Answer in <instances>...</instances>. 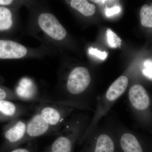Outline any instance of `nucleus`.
Returning a JSON list of instances; mask_svg holds the SVG:
<instances>
[{
    "label": "nucleus",
    "mask_w": 152,
    "mask_h": 152,
    "mask_svg": "<svg viewBox=\"0 0 152 152\" xmlns=\"http://www.w3.org/2000/svg\"><path fill=\"white\" fill-rule=\"evenodd\" d=\"M90 120L88 114L80 113L66 120L58 137L45 152H73Z\"/></svg>",
    "instance_id": "nucleus-1"
},
{
    "label": "nucleus",
    "mask_w": 152,
    "mask_h": 152,
    "mask_svg": "<svg viewBox=\"0 0 152 152\" xmlns=\"http://www.w3.org/2000/svg\"><path fill=\"white\" fill-rule=\"evenodd\" d=\"M128 104L137 124L152 133V100L142 86L134 84L131 87Z\"/></svg>",
    "instance_id": "nucleus-2"
},
{
    "label": "nucleus",
    "mask_w": 152,
    "mask_h": 152,
    "mask_svg": "<svg viewBox=\"0 0 152 152\" xmlns=\"http://www.w3.org/2000/svg\"><path fill=\"white\" fill-rule=\"evenodd\" d=\"M115 118L110 116L98 125L79 152H116Z\"/></svg>",
    "instance_id": "nucleus-3"
},
{
    "label": "nucleus",
    "mask_w": 152,
    "mask_h": 152,
    "mask_svg": "<svg viewBox=\"0 0 152 152\" xmlns=\"http://www.w3.org/2000/svg\"><path fill=\"white\" fill-rule=\"evenodd\" d=\"M116 152H147L144 138L115 119Z\"/></svg>",
    "instance_id": "nucleus-4"
},
{
    "label": "nucleus",
    "mask_w": 152,
    "mask_h": 152,
    "mask_svg": "<svg viewBox=\"0 0 152 152\" xmlns=\"http://www.w3.org/2000/svg\"><path fill=\"white\" fill-rule=\"evenodd\" d=\"M74 108L64 103L42 104L37 110L42 118L50 126L60 130Z\"/></svg>",
    "instance_id": "nucleus-5"
},
{
    "label": "nucleus",
    "mask_w": 152,
    "mask_h": 152,
    "mask_svg": "<svg viewBox=\"0 0 152 152\" xmlns=\"http://www.w3.org/2000/svg\"><path fill=\"white\" fill-rule=\"evenodd\" d=\"M91 81L88 70L84 67H77L71 71L68 76L66 89L73 96L78 97L88 89Z\"/></svg>",
    "instance_id": "nucleus-6"
},
{
    "label": "nucleus",
    "mask_w": 152,
    "mask_h": 152,
    "mask_svg": "<svg viewBox=\"0 0 152 152\" xmlns=\"http://www.w3.org/2000/svg\"><path fill=\"white\" fill-rule=\"evenodd\" d=\"M60 130L52 127L48 125L42 118L37 110L33 116L27 121L26 135L23 140V144L36 138L54 132H56L58 134Z\"/></svg>",
    "instance_id": "nucleus-7"
},
{
    "label": "nucleus",
    "mask_w": 152,
    "mask_h": 152,
    "mask_svg": "<svg viewBox=\"0 0 152 152\" xmlns=\"http://www.w3.org/2000/svg\"><path fill=\"white\" fill-rule=\"evenodd\" d=\"M38 22L41 29L53 39L61 40L66 36V29L53 14L49 13L40 14Z\"/></svg>",
    "instance_id": "nucleus-8"
},
{
    "label": "nucleus",
    "mask_w": 152,
    "mask_h": 152,
    "mask_svg": "<svg viewBox=\"0 0 152 152\" xmlns=\"http://www.w3.org/2000/svg\"><path fill=\"white\" fill-rule=\"evenodd\" d=\"M27 53V50L23 45L14 41L0 40V58H21Z\"/></svg>",
    "instance_id": "nucleus-9"
},
{
    "label": "nucleus",
    "mask_w": 152,
    "mask_h": 152,
    "mask_svg": "<svg viewBox=\"0 0 152 152\" xmlns=\"http://www.w3.org/2000/svg\"><path fill=\"white\" fill-rule=\"evenodd\" d=\"M27 121L23 120H15L5 132L6 140L10 143L17 145L23 144L26 131Z\"/></svg>",
    "instance_id": "nucleus-10"
},
{
    "label": "nucleus",
    "mask_w": 152,
    "mask_h": 152,
    "mask_svg": "<svg viewBox=\"0 0 152 152\" xmlns=\"http://www.w3.org/2000/svg\"><path fill=\"white\" fill-rule=\"evenodd\" d=\"M18 96L23 100L31 101L35 96V89L31 81L27 79H24L20 82L16 89Z\"/></svg>",
    "instance_id": "nucleus-11"
},
{
    "label": "nucleus",
    "mask_w": 152,
    "mask_h": 152,
    "mask_svg": "<svg viewBox=\"0 0 152 152\" xmlns=\"http://www.w3.org/2000/svg\"><path fill=\"white\" fill-rule=\"evenodd\" d=\"M26 110L9 101L0 100V115L6 118H14L23 115Z\"/></svg>",
    "instance_id": "nucleus-12"
},
{
    "label": "nucleus",
    "mask_w": 152,
    "mask_h": 152,
    "mask_svg": "<svg viewBox=\"0 0 152 152\" xmlns=\"http://www.w3.org/2000/svg\"><path fill=\"white\" fill-rule=\"evenodd\" d=\"M70 6L85 16H91L94 14L96 7L86 0H72Z\"/></svg>",
    "instance_id": "nucleus-13"
},
{
    "label": "nucleus",
    "mask_w": 152,
    "mask_h": 152,
    "mask_svg": "<svg viewBox=\"0 0 152 152\" xmlns=\"http://www.w3.org/2000/svg\"><path fill=\"white\" fill-rule=\"evenodd\" d=\"M12 25V20L11 11L4 7H0V30L8 29Z\"/></svg>",
    "instance_id": "nucleus-14"
},
{
    "label": "nucleus",
    "mask_w": 152,
    "mask_h": 152,
    "mask_svg": "<svg viewBox=\"0 0 152 152\" xmlns=\"http://www.w3.org/2000/svg\"><path fill=\"white\" fill-rule=\"evenodd\" d=\"M140 17L142 26L152 28V5L143 6L140 11Z\"/></svg>",
    "instance_id": "nucleus-15"
},
{
    "label": "nucleus",
    "mask_w": 152,
    "mask_h": 152,
    "mask_svg": "<svg viewBox=\"0 0 152 152\" xmlns=\"http://www.w3.org/2000/svg\"><path fill=\"white\" fill-rule=\"evenodd\" d=\"M107 37L108 44L111 48H117L121 45V39L110 29L107 30Z\"/></svg>",
    "instance_id": "nucleus-16"
},
{
    "label": "nucleus",
    "mask_w": 152,
    "mask_h": 152,
    "mask_svg": "<svg viewBox=\"0 0 152 152\" xmlns=\"http://www.w3.org/2000/svg\"><path fill=\"white\" fill-rule=\"evenodd\" d=\"M143 75L149 80L152 81V61L148 60L144 63V66L142 71Z\"/></svg>",
    "instance_id": "nucleus-17"
},
{
    "label": "nucleus",
    "mask_w": 152,
    "mask_h": 152,
    "mask_svg": "<svg viewBox=\"0 0 152 152\" xmlns=\"http://www.w3.org/2000/svg\"><path fill=\"white\" fill-rule=\"evenodd\" d=\"M89 52L91 54L94 55L102 60L105 59L107 56V53L106 52H101L97 49L93 48H90Z\"/></svg>",
    "instance_id": "nucleus-18"
},
{
    "label": "nucleus",
    "mask_w": 152,
    "mask_h": 152,
    "mask_svg": "<svg viewBox=\"0 0 152 152\" xmlns=\"http://www.w3.org/2000/svg\"><path fill=\"white\" fill-rule=\"evenodd\" d=\"M121 11V8L118 6L110 8H106L105 10V14L108 17L111 16L115 14L118 13Z\"/></svg>",
    "instance_id": "nucleus-19"
},
{
    "label": "nucleus",
    "mask_w": 152,
    "mask_h": 152,
    "mask_svg": "<svg viewBox=\"0 0 152 152\" xmlns=\"http://www.w3.org/2000/svg\"><path fill=\"white\" fill-rule=\"evenodd\" d=\"M7 96V94L4 89L0 88V100H4Z\"/></svg>",
    "instance_id": "nucleus-20"
},
{
    "label": "nucleus",
    "mask_w": 152,
    "mask_h": 152,
    "mask_svg": "<svg viewBox=\"0 0 152 152\" xmlns=\"http://www.w3.org/2000/svg\"><path fill=\"white\" fill-rule=\"evenodd\" d=\"M10 152H32L31 150L26 148H18L11 151Z\"/></svg>",
    "instance_id": "nucleus-21"
},
{
    "label": "nucleus",
    "mask_w": 152,
    "mask_h": 152,
    "mask_svg": "<svg viewBox=\"0 0 152 152\" xmlns=\"http://www.w3.org/2000/svg\"><path fill=\"white\" fill-rule=\"evenodd\" d=\"M12 2L11 0H0V5H8Z\"/></svg>",
    "instance_id": "nucleus-22"
},
{
    "label": "nucleus",
    "mask_w": 152,
    "mask_h": 152,
    "mask_svg": "<svg viewBox=\"0 0 152 152\" xmlns=\"http://www.w3.org/2000/svg\"><path fill=\"white\" fill-rule=\"evenodd\" d=\"M92 1L94 2L98 3V4H104V3H106L107 2L110 1Z\"/></svg>",
    "instance_id": "nucleus-23"
}]
</instances>
